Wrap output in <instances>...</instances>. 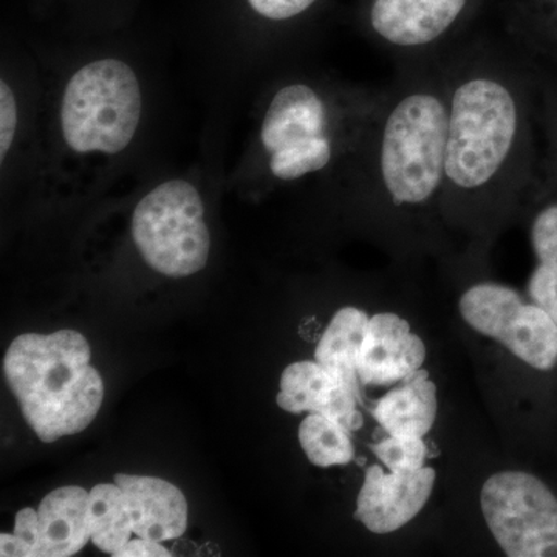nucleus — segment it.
Segmentation results:
<instances>
[{"mask_svg":"<svg viewBox=\"0 0 557 557\" xmlns=\"http://www.w3.org/2000/svg\"><path fill=\"white\" fill-rule=\"evenodd\" d=\"M531 76L507 40L467 39L445 54V186L442 215L482 222L518 205L533 174Z\"/></svg>","mask_w":557,"mask_h":557,"instance_id":"nucleus-1","label":"nucleus"},{"mask_svg":"<svg viewBox=\"0 0 557 557\" xmlns=\"http://www.w3.org/2000/svg\"><path fill=\"white\" fill-rule=\"evenodd\" d=\"M3 370L22 416L44 443L79 434L100 412L104 383L91 366L89 343L76 330L17 336Z\"/></svg>","mask_w":557,"mask_h":557,"instance_id":"nucleus-2","label":"nucleus"},{"mask_svg":"<svg viewBox=\"0 0 557 557\" xmlns=\"http://www.w3.org/2000/svg\"><path fill=\"white\" fill-rule=\"evenodd\" d=\"M384 94L386 86L372 89L336 112L335 101L313 84L296 81L278 87L260 127L270 174L278 182H295L327 170L338 153H354L362 137H338L336 132L362 134Z\"/></svg>","mask_w":557,"mask_h":557,"instance_id":"nucleus-3","label":"nucleus"},{"mask_svg":"<svg viewBox=\"0 0 557 557\" xmlns=\"http://www.w3.org/2000/svg\"><path fill=\"white\" fill-rule=\"evenodd\" d=\"M141 89L126 62L101 60L79 69L65 87L61 124L65 143L79 153H119L141 120Z\"/></svg>","mask_w":557,"mask_h":557,"instance_id":"nucleus-4","label":"nucleus"},{"mask_svg":"<svg viewBox=\"0 0 557 557\" xmlns=\"http://www.w3.org/2000/svg\"><path fill=\"white\" fill-rule=\"evenodd\" d=\"M132 237L150 269L164 276L199 273L211 249L199 190L185 180L161 183L135 208Z\"/></svg>","mask_w":557,"mask_h":557,"instance_id":"nucleus-5","label":"nucleus"},{"mask_svg":"<svg viewBox=\"0 0 557 557\" xmlns=\"http://www.w3.org/2000/svg\"><path fill=\"white\" fill-rule=\"evenodd\" d=\"M480 507L505 555L557 557V497L536 475H491L480 491Z\"/></svg>","mask_w":557,"mask_h":557,"instance_id":"nucleus-6","label":"nucleus"},{"mask_svg":"<svg viewBox=\"0 0 557 557\" xmlns=\"http://www.w3.org/2000/svg\"><path fill=\"white\" fill-rule=\"evenodd\" d=\"M461 318L475 332L504 344L520 361L537 370L557 364V324L536 304H525L516 289L479 282L458 300Z\"/></svg>","mask_w":557,"mask_h":557,"instance_id":"nucleus-7","label":"nucleus"},{"mask_svg":"<svg viewBox=\"0 0 557 557\" xmlns=\"http://www.w3.org/2000/svg\"><path fill=\"white\" fill-rule=\"evenodd\" d=\"M471 0H372L368 27L397 67L445 57L465 40Z\"/></svg>","mask_w":557,"mask_h":557,"instance_id":"nucleus-8","label":"nucleus"},{"mask_svg":"<svg viewBox=\"0 0 557 557\" xmlns=\"http://www.w3.org/2000/svg\"><path fill=\"white\" fill-rule=\"evenodd\" d=\"M435 479L434 468L386 474L373 465L366 471L355 518L372 533H394L420 515L434 491Z\"/></svg>","mask_w":557,"mask_h":557,"instance_id":"nucleus-9","label":"nucleus"},{"mask_svg":"<svg viewBox=\"0 0 557 557\" xmlns=\"http://www.w3.org/2000/svg\"><path fill=\"white\" fill-rule=\"evenodd\" d=\"M426 346L412 333L409 322L395 313L369 319L359 355L358 376L362 386L384 387L401 383L426 361Z\"/></svg>","mask_w":557,"mask_h":557,"instance_id":"nucleus-10","label":"nucleus"},{"mask_svg":"<svg viewBox=\"0 0 557 557\" xmlns=\"http://www.w3.org/2000/svg\"><path fill=\"white\" fill-rule=\"evenodd\" d=\"M359 395L344 381L336 379L318 361L289 364L281 376L278 408L289 413H322L338 421L348 431L362 426Z\"/></svg>","mask_w":557,"mask_h":557,"instance_id":"nucleus-11","label":"nucleus"},{"mask_svg":"<svg viewBox=\"0 0 557 557\" xmlns=\"http://www.w3.org/2000/svg\"><path fill=\"white\" fill-rule=\"evenodd\" d=\"M129 505L134 533L164 542L183 536L188 527V502L177 486L163 479L116 474Z\"/></svg>","mask_w":557,"mask_h":557,"instance_id":"nucleus-12","label":"nucleus"},{"mask_svg":"<svg viewBox=\"0 0 557 557\" xmlns=\"http://www.w3.org/2000/svg\"><path fill=\"white\" fill-rule=\"evenodd\" d=\"M40 556L76 555L91 541L89 493L84 487L64 486L40 502Z\"/></svg>","mask_w":557,"mask_h":557,"instance_id":"nucleus-13","label":"nucleus"},{"mask_svg":"<svg viewBox=\"0 0 557 557\" xmlns=\"http://www.w3.org/2000/svg\"><path fill=\"white\" fill-rule=\"evenodd\" d=\"M437 412V386L426 370L420 369L376 403L373 417L388 435L424 437L434 426Z\"/></svg>","mask_w":557,"mask_h":557,"instance_id":"nucleus-14","label":"nucleus"},{"mask_svg":"<svg viewBox=\"0 0 557 557\" xmlns=\"http://www.w3.org/2000/svg\"><path fill=\"white\" fill-rule=\"evenodd\" d=\"M369 318L357 307L336 311L319 341L314 359L359 395L358 364Z\"/></svg>","mask_w":557,"mask_h":557,"instance_id":"nucleus-15","label":"nucleus"},{"mask_svg":"<svg viewBox=\"0 0 557 557\" xmlns=\"http://www.w3.org/2000/svg\"><path fill=\"white\" fill-rule=\"evenodd\" d=\"M530 234L537 265L528 281V295L557 324V201L539 209Z\"/></svg>","mask_w":557,"mask_h":557,"instance_id":"nucleus-16","label":"nucleus"},{"mask_svg":"<svg viewBox=\"0 0 557 557\" xmlns=\"http://www.w3.org/2000/svg\"><path fill=\"white\" fill-rule=\"evenodd\" d=\"M91 541L101 552L115 555L134 533V522L126 496L119 485L102 483L89 493Z\"/></svg>","mask_w":557,"mask_h":557,"instance_id":"nucleus-17","label":"nucleus"},{"mask_svg":"<svg viewBox=\"0 0 557 557\" xmlns=\"http://www.w3.org/2000/svg\"><path fill=\"white\" fill-rule=\"evenodd\" d=\"M300 448L319 468L343 467L355 457L348 429L322 413H310L299 428Z\"/></svg>","mask_w":557,"mask_h":557,"instance_id":"nucleus-18","label":"nucleus"},{"mask_svg":"<svg viewBox=\"0 0 557 557\" xmlns=\"http://www.w3.org/2000/svg\"><path fill=\"white\" fill-rule=\"evenodd\" d=\"M381 463L392 472H412L424 467L428 445L423 437H395L381 440L370 446Z\"/></svg>","mask_w":557,"mask_h":557,"instance_id":"nucleus-19","label":"nucleus"},{"mask_svg":"<svg viewBox=\"0 0 557 557\" xmlns=\"http://www.w3.org/2000/svg\"><path fill=\"white\" fill-rule=\"evenodd\" d=\"M17 131V102L7 81L0 83V157L5 159Z\"/></svg>","mask_w":557,"mask_h":557,"instance_id":"nucleus-20","label":"nucleus"},{"mask_svg":"<svg viewBox=\"0 0 557 557\" xmlns=\"http://www.w3.org/2000/svg\"><path fill=\"white\" fill-rule=\"evenodd\" d=\"M260 16L274 22H284L300 16L317 3V0H248Z\"/></svg>","mask_w":557,"mask_h":557,"instance_id":"nucleus-21","label":"nucleus"},{"mask_svg":"<svg viewBox=\"0 0 557 557\" xmlns=\"http://www.w3.org/2000/svg\"><path fill=\"white\" fill-rule=\"evenodd\" d=\"M14 534L27 545L32 556H40V530L38 512L32 508L21 509L16 515Z\"/></svg>","mask_w":557,"mask_h":557,"instance_id":"nucleus-22","label":"nucleus"},{"mask_svg":"<svg viewBox=\"0 0 557 557\" xmlns=\"http://www.w3.org/2000/svg\"><path fill=\"white\" fill-rule=\"evenodd\" d=\"M116 557H166L171 553L161 545V542L150 541V539L138 537L131 539L120 552H116Z\"/></svg>","mask_w":557,"mask_h":557,"instance_id":"nucleus-23","label":"nucleus"},{"mask_svg":"<svg viewBox=\"0 0 557 557\" xmlns=\"http://www.w3.org/2000/svg\"><path fill=\"white\" fill-rule=\"evenodd\" d=\"M0 545H2V548H0V555H2V557L32 556L30 549H28L27 545H25L16 534H2V536H0Z\"/></svg>","mask_w":557,"mask_h":557,"instance_id":"nucleus-24","label":"nucleus"}]
</instances>
